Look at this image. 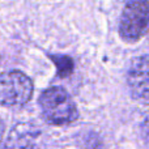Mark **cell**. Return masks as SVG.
<instances>
[{
    "label": "cell",
    "mask_w": 149,
    "mask_h": 149,
    "mask_svg": "<svg viewBox=\"0 0 149 149\" xmlns=\"http://www.w3.org/2000/svg\"><path fill=\"white\" fill-rule=\"evenodd\" d=\"M39 106L46 122L55 126L72 123L79 116L71 95L60 86H52L45 90L39 97Z\"/></svg>",
    "instance_id": "6da1fadb"
},
{
    "label": "cell",
    "mask_w": 149,
    "mask_h": 149,
    "mask_svg": "<svg viewBox=\"0 0 149 149\" xmlns=\"http://www.w3.org/2000/svg\"><path fill=\"white\" fill-rule=\"evenodd\" d=\"M43 134L31 123H18L12 128L4 149H45Z\"/></svg>",
    "instance_id": "5b68a950"
},
{
    "label": "cell",
    "mask_w": 149,
    "mask_h": 149,
    "mask_svg": "<svg viewBox=\"0 0 149 149\" xmlns=\"http://www.w3.org/2000/svg\"><path fill=\"white\" fill-rule=\"evenodd\" d=\"M3 135H4V123H3V120L0 119V143H1V140H3Z\"/></svg>",
    "instance_id": "52a82bcc"
},
{
    "label": "cell",
    "mask_w": 149,
    "mask_h": 149,
    "mask_svg": "<svg viewBox=\"0 0 149 149\" xmlns=\"http://www.w3.org/2000/svg\"><path fill=\"white\" fill-rule=\"evenodd\" d=\"M33 95V82L20 71L0 74V105L5 107H21Z\"/></svg>",
    "instance_id": "3957f363"
},
{
    "label": "cell",
    "mask_w": 149,
    "mask_h": 149,
    "mask_svg": "<svg viewBox=\"0 0 149 149\" xmlns=\"http://www.w3.org/2000/svg\"><path fill=\"white\" fill-rule=\"evenodd\" d=\"M55 65L58 68V74L60 77H67L73 72V62L70 56H63V55H52L50 56Z\"/></svg>",
    "instance_id": "8992f818"
},
{
    "label": "cell",
    "mask_w": 149,
    "mask_h": 149,
    "mask_svg": "<svg viewBox=\"0 0 149 149\" xmlns=\"http://www.w3.org/2000/svg\"><path fill=\"white\" fill-rule=\"evenodd\" d=\"M149 26V0H130L123 8L119 21V34L126 42H136Z\"/></svg>",
    "instance_id": "7a4b0ae2"
},
{
    "label": "cell",
    "mask_w": 149,
    "mask_h": 149,
    "mask_svg": "<svg viewBox=\"0 0 149 149\" xmlns=\"http://www.w3.org/2000/svg\"><path fill=\"white\" fill-rule=\"evenodd\" d=\"M127 81L135 100L149 105V55L136 58L131 63Z\"/></svg>",
    "instance_id": "277c9868"
}]
</instances>
